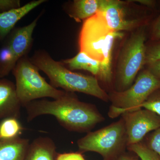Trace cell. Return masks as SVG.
Wrapping results in <instances>:
<instances>
[{
    "label": "cell",
    "mask_w": 160,
    "mask_h": 160,
    "mask_svg": "<svg viewBox=\"0 0 160 160\" xmlns=\"http://www.w3.org/2000/svg\"><path fill=\"white\" fill-rule=\"evenodd\" d=\"M39 17L27 26L13 29L7 36L5 42L17 62L21 58L27 56L32 46V33L37 24Z\"/></svg>",
    "instance_id": "30bf717a"
},
{
    "label": "cell",
    "mask_w": 160,
    "mask_h": 160,
    "mask_svg": "<svg viewBox=\"0 0 160 160\" xmlns=\"http://www.w3.org/2000/svg\"><path fill=\"white\" fill-rule=\"evenodd\" d=\"M114 160H138V159L133 156L124 152Z\"/></svg>",
    "instance_id": "4316f807"
},
{
    "label": "cell",
    "mask_w": 160,
    "mask_h": 160,
    "mask_svg": "<svg viewBox=\"0 0 160 160\" xmlns=\"http://www.w3.org/2000/svg\"><path fill=\"white\" fill-rule=\"evenodd\" d=\"M62 63L70 70H85L98 76L99 73L101 63L92 58L84 52L80 51L74 57L63 60Z\"/></svg>",
    "instance_id": "2e32d148"
},
{
    "label": "cell",
    "mask_w": 160,
    "mask_h": 160,
    "mask_svg": "<svg viewBox=\"0 0 160 160\" xmlns=\"http://www.w3.org/2000/svg\"><path fill=\"white\" fill-rule=\"evenodd\" d=\"M146 34L142 29L133 33L123 49L118 65L117 85L118 91L129 88L146 63Z\"/></svg>",
    "instance_id": "52a82bcc"
},
{
    "label": "cell",
    "mask_w": 160,
    "mask_h": 160,
    "mask_svg": "<svg viewBox=\"0 0 160 160\" xmlns=\"http://www.w3.org/2000/svg\"></svg>",
    "instance_id": "f1b7e54d"
},
{
    "label": "cell",
    "mask_w": 160,
    "mask_h": 160,
    "mask_svg": "<svg viewBox=\"0 0 160 160\" xmlns=\"http://www.w3.org/2000/svg\"><path fill=\"white\" fill-rule=\"evenodd\" d=\"M160 60V43L149 48L146 52V63L150 65Z\"/></svg>",
    "instance_id": "7402d4cb"
},
{
    "label": "cell",
    "mask_w": 160,
    "mask_h": 160,
    "mask_svg": "<svg viewBox=\"0 0 160 160\" xmlns=\"http://www.w3.org/2000/svg\"><path fill=\"white\" fill-rule=\"evenodd\" d=\"M140 108L148 109L160 116V92H155L149 96Z\"/></svg>",
    "instance_id": "ffe728a7"
},
{
    "label": "cell",
    "mask_w": 160,
    "mask_h": 160,
    "mask_svg": "<svg viewBox=\"0 0 160 160\" xmlns=\"http://www.w3.org/2000/svg\"><path fill=\"white\" fill-rule=\"evenodd\" d=\"M22 106L15 85L9 80L0 79V119L18 118Z\"/></svg>",
    "instance_id": "8fae6325"
},
{
    "label": "cell",
    "mask_w": 160,
    "mask_h": 160,
    "mask_svg": "<svg viewBox=\"0 0 160 160\" xmlns=\"http://www.w3.org/2000/svg\"><path fill=\"white\" fill-rule=\"evenodd\" d=\"M127 148L135 153L141 160H160L159 155L142 142L129 145Z\"/></svg>",
    "instance_id": "d6986e66"
},
{
    "label": "cell",
    "mask_w": 160,
    "mask_h": 160,
    "mask_svg": "<svg viewBox=\"0 0 160 160\" xmlns=\"http://www.w3.org/2000/svg\"><path fill=\"white\" fill-rule=\"evenodd\" d=\"M46 1H31L17 9L0 13V41H3L7 37L19 21Z\"/></svg>",
    "instance_id": "7c38bea8"
},
{
    "label": "cell",
    "mask_w": 160,
    "mask_h": 160,
    "mask_svg": "<svg viewBox=\"0 0 160 160\" xmlns=\"http://www.w3.org/2000/svg\"><path fill=\"white\" fill-rule=\"evenodd\" d=\"M57 160H86L81 152L58 153Z\"/></svg>",
    "instance_id": "cb8c5ba5"
},
{
    "label": "cell",
    "mask_w": 160,
    "mask_h": 160,
    "mask_svg": "<svg viewBox=\"0 0 160 160\" xmlns=\"http://www.w3.org/2000/svg\"><path fill=\"white\" fill-rule=\"evenodd\" d=\"M29 144V140L20 137L10 139L0 138V160H24Z\"/></svg>",
    "instance_id": "5bb4252c"
},
{
    "label": "cell",
    "mask_w": 160,
    "mask_h": 160,
    "mask_svg": "<svg viewBox=\"0 0 160 160\" xmlns=\"http://www.w3.org/2000/svg\"><path fill=\"white\" fill-rule=\"evenodd\" d=\"M101 0H75L69 9L70 17L76 22L88 19L99 10Z\"/></svg>",
    "instance_id": "9a60e30c"
},
{
    "label": "cell",
    "mask_w": 160,
    "mask_h": 160,
    "mask_svg": "<svg viewBox=\"0 0 160 160\" xmlns=\"http://www.w3.org/2000/svg\"><path fill=\"white\" fill-rule=\"evenodd\" d=\"M23 129L18 118H9L3 119L0 122V138L10 139L18 137Z\"/></svg>",
    "instance_id": "e0dca14e"
},
{
    "label": "cell",
    "mask_w": 160,
    "mask_h": 160,
    "mask_svg": "<svg viewBox=\"0 0 160 160\" xmlns=\"http://www.w3.org/2000/svg\"><path fill=\"white\" fill-rule=\"evenodd\" d=\"M30 59L39 70L48 76L54 88H61L68 92H82L105 102L109 101V96L101 88L96 78L72 71L44 50L36 52Z\"/></svg>",
    "instance_id": "3957f363"
},
{
    "label": "cell",
    "mask_w": 160,
    "mask_h": 160,
    "mask_svg": "<svg viewBox=\"0 0 160 160\" xmlns=\"http://www.w3.org/2000/svg\"><path fill=\"white\" fill-rule=\"evenodd\" d=\"M17 62L9 46L4 43L0 48V78L8 76Z\"/></svg>",
    "instance_id": "ac0fdd59"
},
{
    "label": "cell",
    "mask_w": 160,
    "mask_h": 160,
    "mask_svg": "<svg viewBox=\"0 0 160 160\" xmlns=\"http://www.w3.org/2000/svg\"><path fill=\"white\" fill-rule=\"evenodd\" d=\"M160 89V79L149 70L142 72L134 84L122 91H116L109 96L112 102L108 115L116 118L126 112L141 109L140 106L152 94Z\"/></svg>",
    "instance_id": "8992f818"
},
{
    "label": "cell",
    "mask_w": 160,
    "mask_h": 160,
    "mask_svg": "<svg viewBox=\"0 0 160 160\" xmlns=\"http://www.w3.org/2000/svg\"><path fill=\"white\" fill-rule=\"evenodd\" d=\"M99 12L109 28L115 31H129L138 24L126 18L125 3L118 0H101Z\"/></svg>",
    "instance_id": "9c48e42d"
},
{
    "label": "cell",
    "mask_w": 160,
    "mask_h": 160,
    "mask_svg": "<svg viewBox=\"0 0 160 160\" xmlns=\"http://www.w3.org/2000/svg\"><path fill=\"white\" fill-rule=\"evenodd\" d=\"M54 142L48 137L37 138L29 144L24 160H57L58 153Z\"/></svg>",
    "instance_id": "4fadbf2b"
},
{
    "label": "cell",
    "mask_w": 160,
    "mask_h": 160,
    "mask_svg": "<svg viewBox=\"0 0 160 160\" xmlns=\"http://www.w3.org/2000/svg\"><path fill=\"white\" fill-rule=\"evenodd\" d=\"M25 107L28 122L41 115H50L69 131L87 133L105 120L95 106L81 102L74 92H68L57 99L35 100Z\"/></svg>",
    "instance_id": "6da1fadb"
},
{
    "label": "cell",
    "mask_w": 160,
    "mask_h": 160,
    "mask_svg": "<svg viewBox=\"0 0 160 160\" xmlns=\"http://www.w3.org/2000/svg\"><path fill=\"white\" fill-rule=\"evenodd\" d=\"M152 35L155 39H160V15L153 26Z\"/></svg>",
    "instance_id": "484cf974"
},
{
    "label": "cell",
    "mask_w": 160,
    "mask_h": 160,
    "mask_svg": "<svg viewBox=\"0 0 160 160\" xmlns=\"http://www.w3.org/2000/svg\"><path fill=\"white\" fill-rule=\"evenodd\" d=\"M149 70L156 77L160 79V60L149 65Z\"/></svg>",
    "instance_id": "d4e9b609"
},
{
    "label": "cell",
    "mask_w": 160,
    "mask_h": 160,
    "mask_svg": "<svg viewBox=\"0 0 160 160\" xmlns=\"http://www.w3.org/2000/svg\"><path fill=\"white\" fill-rule=\"evenodd\" d=\"M127 137V146L142 142L150 132L160 127V116L143 108L122 115Z\"/></svg>",
    "instance_id": "ba28073f"
},
{
    "label": "cell",
    "mask_w": 160,
    "mask_h": 160,
    "mask_svg": "<svg viewBox=\"0 0 160 160\" xmlns=\"http://www.w3.org/2000/svg\"><path fill=\"white\" fill-rule=\"evenodd\" d=\"M81 152H93L104 160H114L125 152L127 147V137L122 118L95 131H90L77 142Z\"/></svg>",
    "instance_id": "5b68a950"
},
{
    "label": "cell",
    "mask_w": 160,
    "mask_h": 160,
    "mask_svg": "<svg viewBox=\"0 0 160 160\" xmlns=\"http://www.w3.org/2000/svg\"><path fill=\"white\" fill-rule=\"evenodd\" d=\"M137 2L139 3L142 5L148 6L149 7H152L155 6V2L152 0H138V1H134Z\"/></svg>",
    "instance_id": "83f0119b"
},
{
    "label": "cell",
    "mask_w": 160,
    "mask_h": 160,
    "mask_svg": "<svg viewBox=\"0 0 160 160\" xmlns=\"http://www.w3.org/2000/svg\"><path fill=\"white\" fill-rule=\"evenodd\" d=\"M146 144L160 157V127L152 132L148 138Z\"/></svg>",
    "instance_id": "44dd1931"
},
{
    "label": "cell",
    "mask_w": 160,
    "mask_h": 160,
    "mask_svg": "<svg viewBox=\"0 0 160 160\" xmlns=\"http://www.w3.org/2000/svg\"><path fill=\"white\" fill-rule=\"evenodd\" d=\"M123 34L109 28L99 12L83 22L79 39L80 51L101 63L98 77L104 82H111L112 49Z\"/></svg>",
    "instance_id": "7a4b0ae2"
},
{
    "label": "cell",
    "mask_w": 160,
    "mask_h": 160,
    "mask_svg": "<svg viewBox=\"0 0 160 160\" xmlns=\"http://www.w3.org/2000/svg\"><path fill=\"white\" fill-rule=\"evenodd\" d=\"M20 0H0V13L21 7Z\"/></svg>",
    "instance_id": "603a6c76"
},
{
    "label": "cell",
    "mask_w": 160,
    "mask_h": 160,
    "mask_svg": "<svg viewBox=\"0 0 160 160\" xmlns=\"http://www.w3.org/2000/svg\"><path fill=\"white\" fill-rule=\"evenodd\" d=\"M12 72L15 78L18 97L23 107L42 98L57 99L66 93V91L56 89L47 82L27 56L18 61Z\"/></svg>",
    "instance_id": "277c9868"
}]
</instances>
